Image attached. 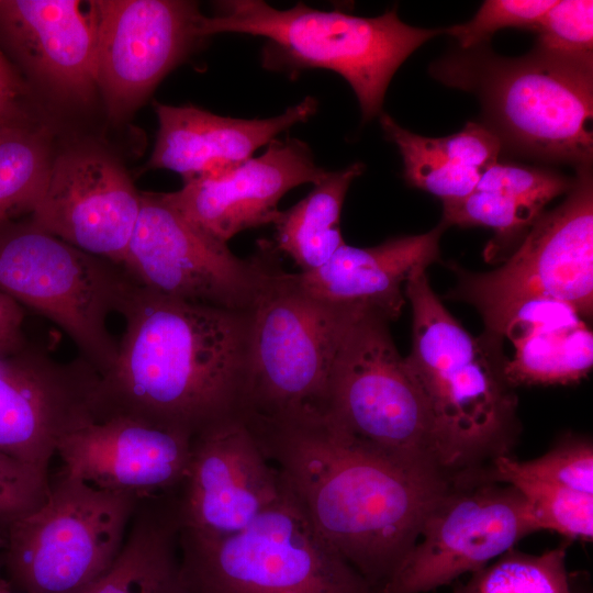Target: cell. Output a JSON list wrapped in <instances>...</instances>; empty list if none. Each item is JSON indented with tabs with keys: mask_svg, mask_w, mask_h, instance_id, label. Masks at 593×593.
<instances>
[{
	"mask_svg": "<svg viewBox=\"0 0 593 593\" xmlns=\"http://www.w3.org/2000/svg\"><path fill=\"white\" fill-rule=\"evenodd\" d=\"M245 424L317 533L372 593L398 570L426 516L457 481L400 463L325 415Z\"/></svg>",
	"mask_w": 593,
	"mask_h": 593,
	"instance_id": "6da1fadb",
	"label": "cell"
},
{
	"mask_svg": "<svg viewBox=\"0 0 593 593\" xmlns=\"http://www.w3.org/2000/svg\"><path fill=\"white\" fill-rule=\"evenodd\" d=\"M99 419L125 416L191 439L238 416L249 311L169 298L136 284L121 313Z\"/></svg>",
	"mask_w": 593,
	"mask_h": 593,
	"instance_id": "7a4b0ae2",
	"label": "cell"
},
{
	"mask_svg": "<svg viewBox=\"0 0 593 593\" xmlns=\"http://www.w3.org/2000/svg\"><path fill=\"white\" fill-rule=\"evenodd\" d=\"M412 307L405 365L423 392L447 455L460 474L485 473L508 456L519 432L517 396L502 345L471 336L440 302L426 270L404 287Z\"/></svg>",
	"mask_w": 593,
	"mask_h": 593,
	"instance_id": "3957f363",
	"label": "cell"
},
{
	"mask_svg": "<svg viewBox=\"0 0 593 593\" xmlns=\"http://www.w3.org/2000/svg\"><path fill=\"white\" fill-rule=\"evenodd\" d=\"M240 33L267 40L262 67L298 75L321 68L340 75L353 88L363 121L379 116L388 86L404 60L444 29L405 24L393 9L376 18L322 11L302 2L277 10L260 0L215 2L203 15L200 35Z\"/></svg>",
	"mask_w": 593,
	"mask_h": 593,
	"instance_id": "277c9868",
	"label": "cell"
},
{
	"mask_svg": "<svg viewBox=\"0 0 593 593\" xmlns=\"http://www.w3.org/2000/svg\"><path fill=\"white\" fill-rule=\"evenodd\" d=\"M242 402L245 422H286L326 413L332 366L350 324L365 310L313 299L281 267L271 244L248 309Z\"/></svg>",
	"mask_w": 593,
	"mask_h": 593,
	"instance_id": "5b68a950",
	"label": "cell"
},
{
	"mask_svg": "<svg viewBox=\"0 0 593 593\" xmlns=\"http://www.w3.org/2000/svg\"><path fill=\"white\" fill-rule=\"evenodd\" d=\"M435 75L480 96L488 127L506 150L577 170L591 167L593 61L537 49L519 58L481 52L446 59Z\"/></svg>",
	"mask_w": 593,
	"mask_h": 593,
	"instance_id": "8992f818",
	"label": "cell"
},
{
	"mask_svg": "<svg viewBox=\"0 0 593 593\" xmlns=\"http://www.w3.org/2000/svg\"><path fill=\"white\" fill-rule=\"evenodd\" d=\"M179 550L186 593H372L317 533L287 481L281 495L235 533L181 527Z\"/></svg>",
	"mask_w": 593,
	"mask_h": 593,
	"instance_id": "52a82bcc",
	"label": "cell"
},
{
	"mask_svg": "<svg viewBox=\"0 0 593 593\" xmlns=\"http://www.w3.org/2000/svg\"><path fill=\"white\" fill-rule=\"evenodd\" d=\"M382 315L362 312L336 353L325 416L343 432L410 468L448 479L455 471L429 405Z\"/></svg>",
	"mask_w": 593,
	"mask_h": 593,
	"instance_id": "ba28073f",
	"label": "cell"
},
{
	"mask_svg": "<svg viewBox=\"0 0 593 593\" xmlns=\"http://www.w3.org/2000/svg\"><path fill=\"white\" fill-rule=\"evenodd\" d=\"M125 269L83 251L30 219L0 221V291L57 325L99 373L118 356L109 316L136 287Z\"/></svg>",
	"mask_w": 593,
	"mask_h": 593,
	"instance_id": "9c48e42d",
	"label": "cell"
},
{
	"mask_svg": "<svg viewBox=\"0 0 593 593\" xmlns=\"http://www.w3.org/2000/svg\"><path fill=\"white\" fill-rule=\"evenodd\" d=\"M138 500L61 472L46 500L0 535L8 583L23 593L82 590L116 558Z\"/></svg>",
	"mask_w": 593,
	"mask_h": 593,
	"instance_id": "30bf717a",
	"label": "cell"
},
{
	"mask_svg": "<svg viewBox=\"0 0 593 593\" xmlns=\"http://www.w3.org/2000/svg\"><path fill=\"white\" fill-rule=\"evenodd\" d=\"M450 298L473 305L484 336L502 344L503 328L524 303L553 299L571 305L583 318L593 309V181L591 167L577 170L566 200L542 213L517 250L488 272L456 270Z\"/></svg>",
	"mask_w": 593,
	"mask_h": 593,
	"instance_id": "8fae6325",
	"label": "cell"
},
{
	"mask_svg": "<svg viewBox=\"0 0 593 593\" xmlns=\"http://www.w3.org/2000/svg\"><path fill=\"white\" fill-rule=\"evenodd\" d=\"M270 240L247 259L183 216L164 193L141 192V208L122 267L141 287L223 309L250 307L264 276Z\"/></svg>",
	"mask_w": 593,
	"mask_h": 593,
	"instance_id": "7c38bea8",
	"label": "cell"
},
{
	"mask_svg": "<svg viewBox=\"0 0 593 593\" xmlns=\"http://www.w3.org/2000/svg\"><path fill=\"white\" fill-rule=\"evenodd\" d=\"M525 497L482 475L456 481L426 516L419 537L377 593H426L472 573L540 530Z\"/></svg>",
	"mask_w": 593,
	"mask_h": 593,
	"instance_id": "4fadbf2b",
	"label": "cell"
},
{
	"mask_svg": "<svg viewBox=\"0 0 593 593\" xmlns=\"http://www.w3.org/2000/svg\"><path fill=\"white\" fill-rule=\"evenodd\" d=\"M97 31V85L109 113L135 110L202 40L198 4L181 0L88 1Z\"/></svg>",
	"mask_w": 593,
	"mask_h": 593,
	"instance_id": "5bb4252c",
	"label": "cell"
},
{
	"mask_svg": "<svg viewBox=\"0 0 593 593\" xmlns=\"http://www.w3.org/2000/svg\"><path fill=\"white\" fill-rule=\"evenodd\" d=\"M99 380L82 357L63 362L31 344L0 358V452L48 471L59 443L99 419Z\"/></svg>",
	"mask_w": 593,
	"mask_h": 593,
	"instance_id": "9a60e30c",
	"label": "cell"
},
{
	"mask_svg": "<svg viewBox=\"0 0 593 593\" xmlns=\"http://www.w3.org/2000/svg\"><path fill=\"white\" fill-rule=\"evenodd\" d=\"M141 208V192L111 155L89 148L52 160L30 220L89 254L122 266Z\"/></svg>",
	"mask_w": 593,
	"mask_h": 593,
	"instance_id": "2e32d148",
	"label": "cell"
},
{
	"mask_svg": "<svg viewBox=\"0 0 593 593\" xmlns=\"http://www.w3.org/2000/svg\"><path fill=\"white\" fill-rule=\"evenodd\" d=\"M286 480L239 416L191 441L177 493L181 527L224 536L244 528L283 492Z\"/></svg>",
	"mask_w": 593,
	"mask_h": 593,
	"instance_id": "e0dca14e",
	"label": "cell"
},
{
	"mask_svg": "<svg viewBox=\"0 0 593 593\" xmlns=\"http://www.w3.org/2000/svg\"><path fill=\"white\" fill-rule=\"evenodd\" d=\"M328 170L316 165L309 145L294 137L275 138L258 157L231 171L183 182L165 192L183 216L226 243L242 231L273 224L281 198L303 183H317Z\"/></svg>",
	"mask_w": 593,
	"mask_h": 593,
	"instance_id": "ac0fdd59",
	"label": "cell"
},
{
	"mask_svg": "<svg viewBox=\"0 0 593 593\" xmlns=\"http://www.w3.org/2000/svg\"><path fill=\"white\" fill-rule=\"evenodd\" d=\"M192 439L125 416L93 421L65 437L63 472L92 486L148 496L179 491Z\"/></svg>",
	"mask_w": 593,
	"mask_h": 593,
	"instance_id": "d6986e66",
	"label": "cell"
},
{
	"mask_svg": "<svg viewBox=\"0 0 593 593\" xmlns=\"http://www.w3.org/2000/svg\"><path fill=\"white\" fill-rule=\"evenodd\" d=\"M0 38L59 96L85 102L97 90L96 24L81 1L0 0Z\"/></svg>",
	"mask_w": 593,
	"mask_h": 593,
	"instance_id": "ffe728a7",
	"label": "cell"
},
{
	"mask_svg": "<svg viewBox=\"0 0 593 593\" xmlns=\"http://www.w3.org/2000/svg\"><path fill=\"white\" fill-rule=\"evenodd\" d=\"M317 105V100L307 96L277 116L236 119L191 104L155 102L158 132L147 168L171 170L183 182L226 174L282 132L305 122Z\"/></svg>",
	"mask_w": 593,
	"mask_h": 593,
	"instance_id": "44dd1931",
	"label": "cell"
},
{
	"mask_svg": "<svg viewBox=\"0 0 593 593\" xmlns=\"http://www.w3.org/2000/svg\"><path fill=\"white\" fill-rule=\"evenodd\" d=\"M446 228L440 222L427 233L393 237L368 248L345 244L323 266L292 278L313 299L372 311L392 322L406 302L407 280L438 260Z\"/></svg>",
	"mask_w": 593,
	"mask_h": 593,
	"instance_id": "7402d4cb",
	"label": "cell"
},
{
	"mask_svg": "<svg viewBox=\"0 0 593 593\" xmlns=\"http://www.w3.org/2000/svg\"><path fill=\"white\" fill-rule=\"evenodd\" d=\"M505 337L514 347L513 357L504 365L513 388L572 384L592 369V331L564 302L535 299L524 303L506 322L502 339Z\"/></svg>",
	"mask_w": 593,
	"mask_h": 593,
	"instance_id": "603a6c76",
	"label": "cell"
},
{
	"mask_svg": "<svg viewBox=\"0 0 593 593\" xmlns=\"http://www.w3.org/2000/svg\"><path fill=\"white\" fill-rule=\"evenodd\" d=\"M177 493L142 496L110 568L77 593H186Z\"/></svg>",
	"mask_w": 593,
	"mask_h": 593,
	"instance_id": "cb8c5ba5",
	"label": "cell"
},
{
	"mask_svg": "<svg viewBox=\"0 0 593 593\" xmlns=\"http://www.w3.org/2000/svg\"><path fill=\"white\" fill-rule=\"evenodd\" d=\"M363 169L362 163H354L344 169L328 171L302 200L279 212L273 222V245L302 272L323 266L346 244L340 230L343 203L351 182Z\"/></svg>",
	"mask_w": 593,
	"mask_h": 593,
	"instance_id": "d4e9b609",
	"label": "cell"
},
{
	"mask_svg": "<svg viewBox=\"0 0 593 593\" xmlns=\"http://www.w3.org/2000/svg\"><path fill=\"white\" fill-rule=\"evenodd\" d=\"M485 478L515 488L533 508L541 529L569 539L592 540L593 495L528 475L510 456L496 458Z\"/></svg>",
	"mask_w": 593,
	"mask_h": 593,
	"instance_id": "484cf974",
	"label": "cell"
},
{
	"mask_svg": "<svg viewBox=\"0 0 593 593\" xmlns=\"http://www.w3.org/2000/svg\"><path fill=\"white\" fill-rule=\"evenodd\" d=\"M45 136L19 119L0 128V221L30 213L47 179Z\"/></svg>",
	"mask_w": 593,
	"mask_h": 593,
	"instance_id": "4316f807",
	"label": "cell"
},
{
	"mask_svg": "<svg viewBox=\"0 0 593 593\" xmlns=\"http://www.w3.org/2000/svg\"><path fill=\"white\" fill-rule=\"evenodd\" d=\"M566 544L532 555L515 548L471 573L454 593H572L566 567Z\"/></svg>",
	"mask_w": 593,
	"mask_h": 593,
	"instance_id": "83f0119b",
	"label": "cell"
},
{
	"mask_svg": "<svg viewBox=\"0 0 593 593\" xmlns=\"http://www.w3.org/2000/svg\"><path fill=\"white\" fill-rule=\"evenodd\" d=\"M379 119L385 137L400 150L404 178L411 186L441 201L461 199L475 189L480 172L452 164L440 149L437 138L412 133L384 112Z\"/></svg>",
	"mask_w": 593,
	"mask_h": 593,
	"instance_id": "f1b7e54d",
	"label": "cell"
},
{
	"mask_svg": "<svg viewBox=\"0 0 593 593\" xmlns=\"http://www.w3.org/2000/svg\"><path fill=\"white\" fill-rule=\"evenodd\" d=\"M441 223L447 227L483 226L501 238H512L530 228L542 212L506 195L474 189L470 194L443 201Z\"/></svg>",
	"mask_w": 593,
	"mask_h": 593,
	"instance_id": "f546056e",
	"label": "cell"
},
{
	"mask_svg": "<svg viewBox=\"0 0 593 593\" xmlns=\"http://www.w3.org/2000/svg\"><path fill=\"white\" fill-rule=\"evenodd\" d=\"M533 31L538 34L535 49L556 57L593 61L591 0L556 1Z\"/></svg>",
	"mask_w": 593,
	"mask_h": 593,
	"instance_id": "4dcf8cb0",
	"label": "cell"
},
{
	"mask_svg": "<svg viewBox=\"0 0 593 593\" xmlns=\"http://www.w3.org/2000/svg\"><path fill=\"white\" fill-rule=\"evenodd\" d=\"M572 186L573 179L552 170L495 163L480 172L475 189L506 195L542 212L548 202Z\"/></svg>",
	"mask_w": 593,
	"mask_h": 593,
	"instance_id": "1f68e13d",
	"label": "cell"
},
{
	"mask_svg": "<svg viewBox=\"0 0 593 593\" xmlns=\"http://www.w3.org/2000/svg\"><path fill=\"white\" fill-rule=\"evenodd\" d=\"M555 3L556 0H486L470 21L444 29V34L456 37L462 48H473L505 27L533 31Z\"/></svg>",
	"mask_w": 593,
	"mask_h": 593,
	"instance_id": "d6a6232c",
	"label": "cell"
},
{
	"mask_svg": "<svg viewBox=\"0 0 593 593\" xmlns=\"http://www.w3.org/2000/svg\"><path fill=\"white\" fill-rule=\"evenodd\" d=\"M528 475L593 495V447L589 439L568 438L544 456L517 461Z\"/></svg>",
	"mask_w": 593,
	"mask_h": 593,
	"instance_id": "836d02e7",
	"label": "cell"
},
{
	"mask_svg": "<svg viewBox=\"0 0 593 593\" xmlns=\"http://www.w3.org/2000/svg\"><path fill=\"white\" fill-rule=\"evenodd\" d=\"M49 490L48 471L0 452V535L15 518L40 506Z\"/></svg>",
	"mask_w": 593,
	"mask_h": 593,
	"instance_id": "e575fe53",
	"label": "cell"
},
{
	"mask_svg": "<svg viewBox=\"0 0 593 593\" xmlns=\"http://www.w3.org/2000/svg\"><path fill=\"white\" fill-rule=\"evenodd\" d=\"M437 143L452 164L479 172L497 163L503 150L500 137L475 122H468L460 132L437 138Z\"/></svg>",
	"mask_w": 593,
	"mask_h": 593,
	"instance_id": "d590c367",
	"label": "cell"
},
{
	"mask_svg": "<svg viewBox=\"0 0 593 593\" xmlns=\"http://www.w3.org/2000/svg\"><path fill=\"white\" fill-rule=\"evenodd\" d=\"M25 311L0 291V358L14 355L30 345L24 333Z\"/></svg>",
	"mask_w": 593,
	"mask_h": 593,
	"instance_id": "8d00e7d4",
	"label": "cell"
},
{
	"mask_svg": "<svg viewBox=\"0 0 593 593\" xmlns=\"http://www.w3.org/2000/svg\"><path fill=\"white\" fill-rule=\"evenodd\" d=\"M16 96L18 93L0 83V128L16 120Z\"/></svg>",
	"mask_w": 593,
	"mask_h": 593,
	"instance_id": "74e56055",
	"label": "cell"
},
{
	"mask_svg": "<svg viewBox=\"0 0 593 593\" xmlns=\"http://www.w3.org/2000/svg\"><path fill=\"white\" fill-rule=\"evenodd\" d=\"M0 83L14 91L20 93L22 91V82L20 77L16 75L12 65L4 56L2 49L0 48Z\"/></svg>",
	"mask_w": 593,
	"mask_h": 593,
	"instance_id": "f35d334b",
	"label": "cell"
},
{
	"mask_svg": "<svg viewBox=\"0 0 593 593\" xmlns=\"http://www.w3.org/2000/svg\"><path fill=\"white\" fill-rule=\"evenodd\" d=\"M0 593H16L7 580L0 578Z\"/></svg>",
	"mask_w": 593,
	"mask_h": 593,
	"instance_id": "ab89813d",
	"label": "cell"
},
{
	"mask_svg": "<svg viewBox=\"0 0 593 593\" xmlns=\"http://www.w3.org/2000/svg\"><path fill=\"white\" fill-rule=\"evenodd\" d=\"M1 570H2V558H1V555H0V578H2L1 577Z\"/></svg>",
	"mask_w": 593,
	"mask_h": 593,
	"instance_id": "60d3db41",
	"label": "cell"
}]
</instances>
